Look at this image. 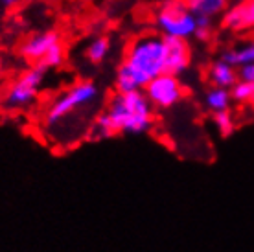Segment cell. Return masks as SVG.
I'll return each mask as SVG.
<instances>
[{"label": "cell", "instance_id": "cell-5", "mask_svg": "<svg viewBox=\"0 0 254 252\" xmlns=\"http://www.w3.org/2000/svg\"><path fill=\"white\" fill-rule=\"evenodd\" d=\"M46 70L41 66H32L24 70L22 74L15 77L2 92L0 103L7 111H22L33 105V101L39 98L41 87L45 83Z\"/></svg>", "mask_w": 254, "mask_h": 252}, {"label": "cell", "instance_id": "cell-10", "mask_svg": "<svg viewBox=\"0 0 254 252\" xmlns=\"http://www.w3.org/2000/svg\"><path fill=\"white\" fill-rule=\"evenodd\" d=\"M225 63H229L234 68H242L245 64L254 63V41H245L242 44H236L229 50H225L221 57Z\"/></svg>", "mask_w": 254, "mask_h": 252}, {"label": "cell", "instance_id": "cell-16", "mask_svg": "<svg viewBox=\"0 0 254 252\" xmlns=\"http://www.w3.org/2000/svg\"><path fill=\"white\" fill-rule=\"evenodd\" d=\"M64 59H66V50H64L63 43H59L58 46H54L50 52H48V56L41 61V64H37V66H41L43 70H48V68H58V66H61V64L64 63Z\"/></svg>", "mask_w": 254, "mask_h": 252}, {"label": "cell", "instance_id": "cell-24", "mask_svg": "<svg viewBox=\"0 0 254 252\" xmlns=\"http://www.w3.org/2000/svg\"><path fill=\"white\" fill-rule=\"evenodd\" d=\"M234 4H243V2H247V0H232Z\"/></svg>", "mask_w": 254, "mask_h": 252}, {"label": "cell", "instance_id": "cell-15", "mask_svg": "<svg viewBox=\"0 0 254 252\" xmlns=\"http://www.w3.org/2000/svg\"><path fill=\"white\" fill-rule=\"evenodd\" d=\"M90 132H92V138H111V136H115L116 131L115 127H113V124H111V120H109V116L105 113H102L98 118L94 120V124H92V129H90Z\"/></svg>", "mask_w": 254, "mask_h": 252}, {"label": "cell", "instance_id": "cell-20", "mask_svg": "<svg viewBox=\"0 0 254 252\" xmlns=\"http://www.w3.org/2000/svg\"><path fill=\"white\" fill-rule=\"evenodd\" d=\"M238 81L254 85V63L245 64V66H242V68H238Z\"/></svg>", "mask_w": 254, "mask_h": 252}, {"label": "cell", "instance_id": "cell-8", "mask_svg": "<svg viewBox=\"0 0 254 252\" xmlns=\"http://www.w3.org/2000/svg\"><path fill=\"white\" fill-rule=\"evenodd\" d=\"M166 74L183 76L191 64V48L188 41L181 39H166Z\"/></svg>", "mask_w": 254, "mask_h": 252}, {"label": "cell", "instance_id": "cell-4", "mask_svg": "<svg viewBox=\"0 0 254 252\" xmlns=\"http://www.w3.org/2000/svg\"><path fill=\"white\" fill-rule=\"evenodd\" d=\"M155 26L162 37L188 41L195 35L197 17L185 0H160L155 11Z\"/></svg>", "mask_w": 254, "mask_h": 252}, {"label": "cell", "instance_id": "cell-3", "mask_svg": "<svg viewBox=\"0 0 254 252\" xmlns=\"http://www.w3.org/2000/svg\"><path fill=\"white\" fill-rule=\"evenodd\" d=\"M100 98V88L94 81H76L70 87H66L63 92H59L52 103L46 107L45 113V126L56 127L68 116L77 113L79 109L90 107Z\"/></svg>", "mask_w": 254, "mask_h": 252}, {"label": "cell", "instance_id": "cell-21", "mask_svg": "<svg viewBox=\"0 0 254 252\" xmlns=\"http://www.w3.org/2000/svg\"><path fill=\"white\" fill-rule=\"evenodd\" d=\"M243 9H245V19H247L249 32H254V0L243 2Z\"/></svg>", "mask_w": 254, "mask_h": 252}, {"label": "cell", "instance_id": "cell-6", "mask_svg": "<svg viewBox=\"0 0 254 252\" xmlns=\"http://www.w3.org/2000/svg\"><path fill=\"white\" fill-rule=\"evenodd\" d=\"M153 109H172L185 98V87L177 76L160 74L142 88Z\"/></svg>", "mask_w": 254, "mask_h": 252}, {"label": "cell", "instance_id": "cell-19", "mask_svg": "<svg viewBox=\"0 0 254 252\" xmlns=\"http://www.w3.org/2000/svg\"><path fill=\"white\" fill-rule=\"evenodd\" d=\"M193 37L197 41H208L212 37V19H208V17H197V28Z\"/></svg>", "mask_w": 254, "mask_h": 252}, {"label": "cell", "instance_id": "cell-1", "mask_svg": "<svg viewBox=\"0 0 254 252\" xmlns=\"http://www.w3.org/2000/svg\"><path fill=\"white\" fill-rule=\"evenodd\" d=\"M164 56L166 37H162L159 32H147L140 33L127 44L122 63L131 70L134 79L144 88L147 83L166 72Z\"/></svg>", "mask_w": 254, "mask_h": 252}, {"label": "cell", "instance_id": "cell-22", "mask_svg": "<svg viewBox=\"0 0 254 252\" xmlns=\"http://www.w3.org/2000/svg\"><path fill=\"white\" fill-rule=\"evenodd\" d=\"M4 6H7V7H11V6H17V4H20L22 0H0Z\"/></svg>", "mask_w": 254, "mask_h": 252}, {"label": "cell", "instance_id": "cell-23", "mask_svg": "<svg viewBox=\"0 0 254 252\" xmlns=\"http://www.w3.org/2000/svg\"><path fill=\"white\" fill-rule=\"evenodd\" d=\"M2 72H4V56L0 52V76H2Z\"/></svg>", "mask_w": 254, "mask_h": 252}, {"label": "cell", "instance_id": "cell-9", "mask_svg": "<svg viewBox=\"0 0 254 252\" xmlns=\"http://www.w3.org/2000/svg\"><path fill=\"white\" fill-rule=\"evenodd\" d=\"M206 77L208 81L212 83V87L217 88H230L238 83V68L230 66L229 63H225L223 59H216L208 64V70H206Z\"/></svg>", "mask_w": 254, "mask_h": 252}, {"label": "cell", "instance_id": "cell-7", "mask_svg": "<svg viewBox=\"0 0 254 252\" xmlns=\"http://www.w3.org/2000/svg\"><path fill=\"white\" fill-rule=\"evenodd\" d=\"M61 41V33L54 32V30H46V32H39L33 33L30 37H26L22 43L19 44V56L28 61V63H35L41 64V61L48 56V52L58 46Z\"/></svg>", "mask_w": 254, "mask_h": 252}, {"label": "cell", "instance_id": "cell-26", "mask_svg": "<svg viewBox=\"0 0 254 252\" xmlns=\"http://www.w3.org/2000/svg\"><path fill=\"white\" fill-rule=\"evenodd\" d=\"M253 105H254V101H253Z\"/></svg>", "mask_w": 254, "mask_h": 252}, {"label": "cell", "instance_id": "cell-25", "mask_svg": "<svg viewBox=\"0 0 254 252\" xmlns=\"http://www.w3.org/2000/svg\"><path fill=\"white\" fill-rule=\"evenodd\" d=\"M185 2H186V4H188V2H193V0H185Z\"/></svg>", "mask_w": 254, "mask_h": 252}, {"label": "cell", "instance_id": "cell-27", "mask_svg": "<svg viewBox=\"0 0 254 252\" xmlns=\"http://www.w3.org/2000/svg\"><path fill=\"white\" fill-rule=\"evenodd\" d=\"M253 101H254V100H253Z\"/></svg>", "mask_w": 254, "mask_h": 252}, {"label": "cell", "instance_id": "cell-14", "mask_svg": "<svg viewBox=\"0 0 254 252\" xmlns=\"http://www.w3.org/2000/svg\"><path fill=\"white\" fill-rule=\"evenodd\" d=\"M115 88H116V92H118V94H129V92L142 90V87L138 85V81H136L134 76L131 74V70L127 68L124 63H120L118 64V68H116Z\"/></svg>", "mask_w": 254, "mask_h": 252}, {"label": "cell", "instance_id": "cell-18", "mask_svg": "<svg viewBox=\"0 0 254 252\" xmlns=\"http://www.w3.org/2000/svg\"><path fill=\"white\" fill-rule=\"evenodd\" d=\"M214 124H216V129L219 131L221 136L232 134V131H234V127H236V122H234V118H232L230 111H223V113L214 114Z\"/></svg>", "mask_w": 254, "mask_h": 252}, {"label": "cell", "instance_id": "cell-2", "mask_svg": "<svg viewBox=\"0 0 254 252\" xmlns=\"http://www.w3.org/2000/svg\"><path fill=\"white\" fill-rule=\"evenodd\" d=\"M105 114L113 124L116 132H133L140 134L151 129L153 107L144 90L118 94L116 92L107 103Z\"/></svg>", "mask_w": 254, "mask_h": 252}, {"label": "cell", "instance_id": "cell-11", "mask_svg": "<svg viewBox=\"0 0 254 252\" xmlns=\"http://www.w3.org/2000/svg\"><path fill=\"white\" fill-rule=\"evenodd\" d=\"M221 26L232 33H247V19H245V9L243 4H232L225 9L221 15Z\"/></svg>", "mask_w": 254, "mask_h": 252}, {"label": "cell", "instance_id": "cell-13", "mask_svg": "<svg viewBox=\"0 0 254 252\" xmlns=\"http://www.w3.org/2000/svg\"><path fill=\"white\" fill-rule=\"evenodd\" d=\"M109 52H111V41L105 35H98L87 44V50H85V57L89 59V63L100 64L107 59Z\"/></svg>", "mask_w": 254, "mask_h": 252}, {"label": "cell", "instance_id": "cell-17", "mask_svg": "<svg viewBox=\"0 0 254 252\" xmlns=\"http://www.w3.org/2000/svg\"><path fill=\"white\" fill-rule=\"evenodd\" d=\"M230 96H232V101H238V103H253L254 85L238 81L234 87L230 88Z\"/></svg>", "mask_w": 254, "mask_h": 252}, {"label": "cell", "instance_id": "cell-12", "mask_svg": "<svg viewBox=\"0 0 254 252\" xmlns=\"http://www.w3.org/2000/svg\"><path fill=\"white\" fill-rule=\"evenodd\" d=\"M230 103H232V96H230V90H227V88L212 87L204 94V105L212 114L229 111Z\"/></svg>", "mask_w": 254, "mask_h": 252}]
</instances>
